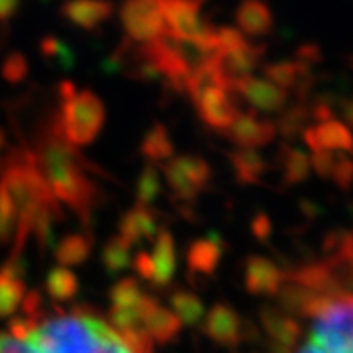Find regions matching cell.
I'll return each instance as SVG.
<instances>
[{
	"label": "cell",
	"mask_w": 353,
	"mask_h": 353,
	"mask_svg": "<svg viewBox=\"0 0 353 353\" xmlns=\"http://www.w3.org/2000/svg\"><path fill=\"white\" fill-rule=\"evenodd\" d=\"M24 259L22 253H10L4 267H0V318H10L24 304Z\"/></svg>",
	"instance_id": "obj_13"
},
{
	"label": "cell",
	"mask_w": 353,
	"mask_h": 353,
	"mask_svg": "<svg viewBox=\"0 0 353 353\" xmlns=\"http://www.w3.org/2000/svg\"><path fill=\"white\" fill-rule=\"evenodd\" d=\"M4 145H6V134H4V130L0 128V150H2Z\"/></svg>",
	"instance_id": "obj_44"
},
{
	"label": "cell",
	"mask_w": 353,
	"mask_h": 353,
	"mask_svg": "<svg viewBox=\"0 0 353 353\" xmlns=\"http://www.w3.org/2000/svg\"><path fill=\"white\" fill-rule=\"evenodd\" d=\"M263 77L269 83L277 85L283 90L294 88L301 97H304V92L310 88L312 81H314V77L310 73V67L301 63V61H296V59L265 65Z\"/></svg>",
	"instance_id": "obj_21"
},
{
	"label": "cell",
	"mask_w": 353,
	"mask_h": 353,
	"mask_svg": "<svg viewBox=\"0 0 353 353\" xmlns=\"http://www.w3.org/2000/svg\"><path fill=\"white\" fill-rule=\"evenodd\" d=\"M202 2H204V0H202Z\"/></svg>",
	"instance_id": "obj_46"
},
{
	"label": "cell",
	"mask_w": 353,
	"mask_h": 353,
	"mask_svg": "<svg viewBox=\"0 0 353 353\" xmlns=\"http://www.w3.org/2000/svg\"><path fill=\"white\" fill-rule=\"evenodd\" d=\"M245 322L232 306L228 304H216L214 308L202 318V332L210 340L224 345V347H236L245 340Z\"/></svg>",
	"instance_id": "obj_11"
},
{
	"label": "cell",
	"mask_w": 353,
	"mask_h": 353,
	"mask_svg": "<svg viewBox=\"0 0 353 353\" xmlns=\"http://www.w3.org/2000/svg\"><path fill=\"white\" fill-rule=\"evenodd\" d=\"M261 326L273 341V350H290L301 338V318L285 312L283 308H263Z\"/></svg>",
	"instance_id": "obj_19"
},
{
	"label": "cell",
	"mask_w": 353,
	"mask_h": 353,
	"mask_svg": "<svg viewBox=\"0 0 353 353\" xmlns=\"http://www.w3.org/2000/svg\"><path fill=\"white\" fill-rule=\"evenodd\" d=\"M120 22L126 38L138 43H152L167 32L157 0H122Z\"/></svg>",
	"instance_id": "obj_7"
},
{
	"label": "cell",
	"mask_w": 353,
	"mask_h": 353,
	"mask_svg": "<svg viewBox=\"0 0 353 353\" xmlns=\"http://www.w3.org/2000/svg\"><path fill=\"white\" fill-rule=\"evenodd\" d=\"M230 163L236 173V179L245 185H255L261 181V176L267 173V163L265 159L255 152V150H245L238 148L230 153Z\"/></svg>",
	"instance_id": "obj_26"
},
{
	"label": "cell",
	"mask_w": 353,
	"mask_h": 353,
	"mask_svg": "<svg viewBox=\"0 0 353 353\" xmlns=\"http://www.w3.org/2000/svg\"><path fill=\"white\" fill-rule=\"evenodd\" d=\"M22 8V0H0V24L6 26Z\"/></svg>",
	"instance_id": "obj_40"
},
{
	"label": "cell",
	"mask_w": 353,
	"mask_h": 353,
	"mask_svg": "<svg viewBox=\"0 0 353 353\" xmlns=\"http://www.w3.org/2000/svg\"><path fill=\"white\" fill-rule=\"evenodd\" d=\"M141 153L150 165H163L173 157V141L163 124H153L141 141Z\"/></svg>",
	"instance_id": "obj_27"
},
{
	"label": "cell",
	"mask_w": 353,
	"mask_h": 353,
	"mask_svg": "<svg viewBox=\"0 0 353 353\" xmlns=\"http://www.w3.org/2000/svg\"><path fill=\"white\" fill-rule=\"evenodd\" d=\"M159 232L157 226V216L153 212L150 206H136L132 208L130 212L124 214L122 222H120V230H118V236L122 240L130 243V245H136L141 241L153 240Z\"/></svg>",
	"instance_id": "obj_22"
},
{
	"label": "cell",
	"mask_w": 353,
	"mask_h": 353,
	"mask_svg": "<svg viewBox=\"0 0 353 353\" xmlns=\"http://www.w3.org/2000/svg\"><path fill=\"white\" fill-rule=\"evenodd\" d=\"M18 228H20V216L12 206V202L0 190V245L14 241Z\"/></svg>",
	"instance_id": "obj_34"
},
{
	"label": "cell",
	"mask_w": 353,
	"mask_h": 353,
	"mask_svg": "<svg viewBox=\"0 0 353 353\" xmlns=\"http://www.w3.org/2000/svg\"><path fill=\"white\" fill-rule=\"evenodd\" d=\"M285 283V271H281L271 259L261 255H250L243 265V285L255 296H277Z\"/></svg>",
	"instance_id": "obj_17"
},
{
	"label": "cell",
	"mask_w": 353,
	"mask_h": 353,
	"mask_svg": "<svg viewBox=\"0 0 353 353\" xmlns=\"http://www.w3.org/2000/svg\"><path fill=\"white\" fill-rule=\"evenodd\" d=\"M181 322L167 306H161L159 303L153 304L150 314L145 316L143 322V336L152 343H169L175 340L181 332Z\"/></svg>",
	"instance_id": "obj_23"
},
{
	"label": "cell",
	"mask_w": 353,
	"mask_h": 353,
	"mask_svg": "<svg viewBox=\"0 0 353 353\" xmlns=\"http://www.w3.org/2000/svg\"><path fill=\"white\" fill-rule=\"evenodd\" d=\"M112 0H65L59 6V14L67 24L79 28L83 32H94L104 22L112 18Z\"/></svg>",
	"instance_id": "obj_16"
},
{
	"label": "cell",
	"mask_w": 353,
	"mask_h": 353,
	"mask_svg": "<svg viewBox=\"0 0 353 353\" xmlns=\"http://www.w3.org/2000/svg\"><path fill=\"white\" fill-rule=\"evenodd\" d=\"M301 318L299 341L273 353H353V294H316Z\"/></svg>",
	"instance_id": "obj_3"
},
{
	"label": "cell",
	"mask_w": 353,
	"mask_h": 353,
	"mask_svg": "<svg viewBox=\"0 0 353 353\" xmlns=\"http://www.w3.org/2000/svg\"><path fill=\"white\" fill-rule=\"evenodd\" d=\"M281 167H283L285 181L294 185V183H303L310 173L312 165H310V157L303 150L283 145V150H281Z\"/></svg>",
	"instance_id": "obj_30"
},
{
	"label": "cell",
	"mask_w": 353,
	"mask_h": 353,
	"mask_svg": "<svg viewBox=\"0 0 353 353\" xmlns=\"http://www.w3.org/2000/svg\"><path fill=\"white\" fill-rule=\"evenodd\" d=\"M157 303L153 296L138 285L134 279L118 281L110 290V316L108 322L114 328L128 336H143V322L150 314L153 304Z\"/></svg>",
	"instance_id": "obj_5"
},
{
	"label": "cell",
	"mask_w": 353,
	"mask_h": 353,
	"mask_svg": "<svg viewBox=\"0 0 353 353\" xmlns=\"http://www.w3.org/2000/svg\"><path fill=\"white\" fill-rule=\"evenodd\" d=\"M310 116L314 118L318 124H322V122H328V120H334V110H332V104H330L326 99H320V101H316L314 106L310 108Z\"/></svg>",
	"instance_id": "obj_41"
},
{
	"label": "cell",
	"mask_w": 353,
	"mask_h": 353,
	"mask_svg": "<svg viewBox=\"0 0 353 353\" xmlns=\"http://www.w3.org/2000/svg\"><path fill=\"white\" fill-rule=\"evenodd\" d=\"M134 267L139 277L155 287L169 285L176 271V248L173 236L165 230H159L153 238L152 252L139 253L138 257H134Z\"/></svg>",
	"instance_id": "obj_8"
},
{
	"label": "cell",
	"mask_w": 353,
	"mask_h": 353,
	"mask_svg": "<svg viewBox=\"0 0 353 353\" xmlns=\"http://www.w3.org/2000/svg\"><path fill=\"white\" fill-rule=\"evenodd\" d=\"M161 175L157 169L150 165L143 169V173L138 179V189H136V199L139 206H152L153 201L161 194Z\"/></svg>",
	"instance_id": "obj_33"
},
{
	"label": "cell",
	"mask_w": 353,
	"mask_h": 353,
	"mask_svg": "<svg viewBox=\"0 0 353 353\" xmlns=\"http://www.w3.org/2000/svg\"><path fill=\"white\" fill-rule=\"evenodd\" d=\"M330 179L341 187V189H347L353 183V161L347 155H338V161L334 165V171Z\"/></svg>",
	"instance_id": "obj_36"
},
{
	"label": "cell",
	"mask_w": 353,
	"mask_h": 353,
	"mask_svg": "<svg viewBox=\"0 0 353 353\" xmlns=\"http://www.w3.org/2000/svg\"><path fill=\"white\" fill-rule=\"evenodd\" d=\"M265 55V46H257L248 41L245 46H241L238 50L222 51L218 53L214 59V67L218 75L222 77V81L230 88L234 83H238L243 77H250L253 69L261 63Z\"/></svg>",
	"instance_id": "obj_15"
},
{
	"label": "cell",
	"mask_w": 353,
	"mask_h": 353,
	"mask_svg": "<svg viewBox=\"0 0 353 353\" xmlns=\"http://www.w3.org/2000/svg\"><path fill=\"white\" fill-rule=\"evenodd\" d=\"M169 310L179 318L181 326H196L204 318V304L190 290H176L169 299Z\"/></svg>",
	"instance_id": "obj_29"
},
{
	"label": "cell",
	"mask_w": 353,
	"mask_h": 353,
	"mask_svg": "<svg viewBox=\"0 0 353 353\" xmlns=\"http://www.w3.org/2000/svg\"><path fill=\"white\" fill-rule=\"evenodd\" d=\"M253 232H255L257 238L265 240V238L269 236V232H271V222H269V218H267V216L255 218V222H253Z\"/></svg>",
	"instance_id": "obj_42"
},
{
	"label": "cell",
	"mask_w": 353,
	"mask_h": 353,
	"mask_svg": "<svg viewBox=\"0 0 353 353\" xmlns=\"http://www.w3.org/2000/svg\"><path fill=\"white\" fill-rule=\"evenodd\" d=\"M236 24L241 34L248 38H261L271 34L275 20L269 4L265 0H240L236 12Z\"/></svg>",
	"instance_id": "obj_20"
},
{
	"label": "cell",
	"mask_w": 353,
	"mask_h": 353,
	"mask_svg": "<svg viewBox=\"0 0 353 353\" xmlns=\"http://www.w3.org/2000/svg\"><path fill=\"white\" fill-rule=\"evenodd\" d=\"M46 292L55 303L73 301L79 292V279L73 273V269H67L61 265L53 267L46 277Z\"/></svg>",
	"instance_id": "obj_28"
},
{
	"label": "cell",
	"mask_w": 353,
	"mask_h": 353,
	"mask_svg": "<svg viewBox=\"0 0 353 353\" xmlns=\"http://www.w3.org/2000/svg\"><path fill=\"white\" fill-rule=\"evenodd\" d=\"M310 116V108L306 106V102L299 101L296 104H292L290 108H287L285 112L281 114L279 122L275 124L277 134L285 136V138H294L301 132H304L306 128V120Z\"/></svg>",
	"instance_id": "obj_32"
},
{
	"label": "cell",
	"mask_w": 353,
	"mask_h": 353,
	"mask_svg": "<svg viewBox=\"0 0 353 353\" xmlns=\"http://www.w3.org/2000/svg\"><path fill=\"white\" fill-rule=\"evenodd\" d=\"M224 245L216 238H202L190 245L187 253V265L190 275H212L222 259Z\"/></svg>",
	"instance_id": "obj_24"
},
{
	"label": "cell",
	"mask_w": 353,
	"mask_h": 353,
	"mask_svg": "<svg viewBox=\"0 0 353 353\" xmlns=\"http://www.w3.org/2000/svg\"><path fill=\"white\" fill-rule=\"evenodd\" d=\"M28 71H30V65H28V59H26L22 53L14 51L10 53L4 63H2V77L4 81H8L10 85H20L24 83L26 77H28Z\"/></svg>",
	"instance_id": "obj_35"
},
{
	"label": "cell",
	"mask_w": 353,
	"mask_h": 353,
	"mask_svg": "<svg viewBox=\"0 0 353 353\" xmlns=\"http://www.w3.org/2000/svg\"><path fill=\"white\" fill-rule=\"evenodd\" d=\"M102 263L106 267L108 273H120L126 267L134 263L132 257V245L126 243L120 236H116L108 241L102 250Z\"/></svg>",
	"instance_id": "obj_31"
},
{
	"label": "cell",
	"mask_w": 353,
	"mask_h": 353,
	"mask_svg": "<svg viewBox=\"0 0 353 353\" xmlns=\"http://www.w3.org/2000/svg\"><path fill=\"white\" fill-rule=\"evenodd\" d=\"M341 112H343V118L353 126V99L343 102V110H341Z\"/></svg>",
	"instance_id": "obj_43"
},
{
	"label": "cell",
	"mask_w": 353,
	"mask_h": 353,
	"mask_svg": "<svg viewBox=\"0 0 353 353\" xmlns=\"http://www.w3.org/2000/svg\"><path fill=\"white\" fill-rule=\"evenodd\" d=\"M296 61L308 65V67L320 63V61H322V50H320L316 43H304V46H301L299 51H296Z\"/></svg>",
	"instance_id": "obj_39"
},
{
	"label": "cell",
	"mask_w": 353,
	"mask_h": 353,
	"mask_svg": "<svg viewBox=\"0 0 353 353\" xmlns=\"http://www.w3.org/2000/svg\"><path fill=\"white\" fill-rule=\"evenodd\" d=\"M41 53H43L48 59H55V61H61V63H69V61H71L69 50L65 48L59 39L55 38H46L41 41Z\"/></svg>",
	"instance_id": "obj_38"
},
{
	"label": "cell",
	"mask_w": 353,
	"mask_h": 353,
	"mask_svg": "<svg viewBox=\"0 0 353 353\" xmlns=\"http://www.w3.org/2000/svg\"><path fill=\"white\" fill-rule=\"evenodd\" d=\"M161 167L167 187L181 202L194 201L212 179L210 165L199 155H173Z\"/></svg>",
	"instance_id": "obj_6"
},
{
	"label": "cell",
	"mask_w": 353,
	"mask_h": 353,
	"mask_svg": "<svg viewBox=\"0 0 353 353\" xmlns=\"http://www.w3.org/2000/svg\"><path fill=\"white\" fill-rule=\"evenodd\" d=\"M92 252V238L88 234H71L57 241L55 245V259L61 267H79L88 259Z\"/></svg>",
	"instance_id": "obj_25"
},
{
	"label": "cell",
	"mask_w": 353,
	"mask_h": 353,
	"mask_svg": "<svg viewBox=\"0 0 353 353\" xmlns=\"http://www.w3.org/2000/svg\"><path fill=\"white\" fill-rule=\"evenodd\" d=\"M194 108L202 122L210 130L224 134L228 126L234 122L236 114L240 112L236 94L226 87H216L202 92L194 99Z\"/></svg>",
	"instance_id": "obj_9"
},
{
	"label": "cell",
	"mask_w": 353,
	"mask_h": 353,
	"mask_svg": "<svg viewBox=\"0 0 353 353\" xmlns=\"http://www.w3.org/2000/svg\"><path fill=\"white\" fill-rule=\"evenodd\" d=\"M338 155L340 153L336 152H314L312 153V157H310V165L314 167V171L320 176H324V179H330L332 175V171H334V165L338 161Z\"/></svg>",
	"instance_id": "obj_37"
},
{
	"label": "cell",
	"mask_w": 353,
	"mask_h": 353,
	"mask_svg": "<svg viewBox=\"0 0 353 353\" xmlns=\"http://www.w3.org/2000/svg\"><path fill=\"white\" fill-rule=\"evenodd\" d=\"M112 61H116L120 71L130 79L145 81V83L161 79L152 50H150V43H138V41L124 38L118 46V50L114 51Z\"/></svg>",
	"instance_id": "obj_12"
},
{
	"label": "cell",
	"mask_w": 353,
	"mask_h": 353,
	"mask_svg": "<svg viewBox=\"0 0 353 353\" xmlns=\"http://www.w3.org/2000/svg\"><path fill=\"white\" fill-rule=\"evenodd\" d=\"M30 152L55 201L67 204L81 218H88L101 201V192L88 175L90 163L61 136L55 112L39 124Z\"/></svg>",
	"instance_id": "obj_2"
},
{
	"label": "cell",
	"mask_w": 353,
	"mask_h": 353,
	"mask_svg": "<svg viewBox=\"0 0 353 353\" xmlns=\"http://www.w3.org/2000/svg\"><path fill=\"white\" fill-rule=\"evenodd\" d=\"M230 90L240 97L241 101H245L255 110L261 112H279L285 108V104L289 101V92L283 90L277 85L269 83L267 79L259 77H243L238 83H234Z\"/></svg>",
	"instance_id": "obj_10"
},
{
	"label": "cell",
	"mask_w": 353,
	"mask_h": 353,
	"mask_svg": "<svg viewBox=\"0 0 353 353\" xmlns=\"http://www.w3.org/2000/svg\"><path fill=\"white\" fill-rule=\"evenodd\" d=\"M347 63H350V67L353 69V55H350V59H347Z\"/></svg>",
	"instance_id": "obj_45"
},
{
	"label": "cell",
	"mask_w": 353,
	"mask_h": 353,
	"mask_svg": "<svg viewBox=\"0 0 353 353\" xmlns=\"http://www.w3.org/2000/svg\"><path fill=\"white\" fill-rule=\"evenodd\" d=\"M306 145L314 152H353V134L340 120H328L303 132Z\"/></svg>",
	"instance_id": "obj_18"
},
{
	"label": "cell",
	"mask_w": 353,
	"mask_h": 353,
	"mask_svg": "<svg viewBox=\"0 0 353 353\" xmlns=\"http://www.w3.org/2000/svg\"><path fill=\"white\" fill-rule=\"evenodd\" d=\"M10 332L24 338L26 353H153L148 338L122 334L87 306L22 316Z\"/></svg>",
	"instance_id": "obj_1"
},
{
	"label": "cell",
	"mask_w": 353,
	"mask_h": 353,
	"mask_svg": "<svg viewBox=\"0 0 353 353\" xmlns=\"http://www.w3.org/2000/svg\"><path fill=\"white\" fill-rule=\"evenodd\" d=\"M59 108L55 110L59 132L73 148L90 145L102 132L106 110L90 88H79L71 81L59 85Z\"/></svg>",
	"instance_id": "obj_4"
},
{
	"label": "cell",
	"mask_w": 353,
	"mask_h": 353,
	"mask_svg": "<svg viewBox=\"0 0 353 353\" xmlns=\"http://www.w3.org/2000/svg\"><path fill=\"white\" fill-rule=\"evenodd\" d=\"M224 136L240 148L255 150V148H263L267 143H271L277 136V128H275V122L259 120L257 114L250 110V112L236 114L234 122L228 126Z\"/></svg>",
	"instance_id": "obj_14"
}]
</instances>
